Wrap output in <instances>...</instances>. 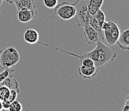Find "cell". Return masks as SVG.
I'll return each mask as SVG.
<instances>
[{
	"label": "cell",
	"instance_id": "obj_1",
	"mask_svg": "<svg viewBox=\"0 0 129 111\" xmlns=\"http://www.w3.org/2000/svg\"><path fill=\"white\" fill-rule=\"evenodd\" d=\"M60 51L74 56L79 58V59L84 58H91L93 60L94 63V66L98 71L102 70L108 64L113 62L117 56L116 51L114 48L112 47V46L107 45L100 40L98 41L94 49L82 54L76 55L75 54L66 52L62 50H60Z\"/></svg>",
	"mask_w": 129,
	"mask_h": 111
},
{
	"label": "cell",
	"instance_id": "obj_20",
	"mask_svg": "<svg viewBox=\"0 0 129 111\" xmlns=\"http://www.w3.org/2000/svg\"><path fill=\"white\" fill-rule=\"evenodd\" d=\"M19 93V91H17V90L10 89V96H9V98L8 100H9L10 102H12V101L16 100V98H17Z\"/></svg>",
	"mask_w": 129,
	"mask_h": 111
},
{
	"label": "cell",
	"instance_id": "obj_19",
	"mask_svg": "<svg viewBox=\"0 0 129 111\" xmlns=\"http://www.w3.org/2000/svg\"><path fill=\"white\" fill-rule=\"evenodd\" d=\"M46 7L49 9H52L55 7L58 4V0H44L43 1Z\"/></svg>",
	"mask_w": 129,
	"mask_h": 111
},
{
	"label": "cell",
	"instance_id": "obj_9",
	"mask_svg": "<svg viewBox=\"0 0 129 111\" xmlns=\"http://www.w3.org/2000/svg\"><path fill=\"white\" fill-rule=\"evenodd\" d=\"M117 45L120 49L123 50L129 49V30L121 31L118 39L116 42Z\"/></svg>",
	"mask_w": 129,
	"mask_h": 111
},
{
	"label": "cell",
	"instance_id": "obj_16",
	"mask_svg": "<svg viewBox=\"0 0 129 111\" xmlns=\"http://www.w3.org/2000/svg\"><path fill=\"white\" fill-rule=\"evenodd\" d=\"M9 111H22L23 110V106L21 103L19 101L15 100L11 103L10 108H9Z\"/></svg>",
	"mask_w": 129,
	"mask_h": 111
},
{
	"label": "cell",
	"instance_id": "obj_7",
	"mask_svg": "<svg viewBox=\"0 0 129 111\" xmlns=\"http://www.w3.org/2000/svg\"><path fill=\"white\" fill-rule=\"evenodd\" d=\"M37 16V10L21 9L17 11V18L21 23H27L36 19Z\"/></svg>",
	"mask_w": 129,
	"mask_h": 111
},
{
	"label": "cell",
	"instance_id": "obj_23",
	"mask_svg": "<svg viewBox=\"0 0 129 111\" xmlns=\"http://www.w3.org/2000/svg\"><path fill=\"white\" fill-rule=\"evenodd\" d=\"M4 1H5L6 2L9 3V4H13V3H14V2H13V0H4Z\"/></svg>",
	"mask_w": 129,
	"mask_h": 111
},
{
	"label": "cell",
	"instance_id": "obj_12",
	"mask_svg": "<svg viewBox=\"0 0 129 111\" xmlns=\"http://www.w3.org/2000/svg\"><path fill=\"white\" fill-rule=\"evenodd\" d=\"M0 86H5L10 89L17 90V91L20 92L18 82L14 78L12 74H10L8 77L6 78L2 82H0Z\"/></svg>",
	"mask_w": 129,
	"mask_h": 111
},
{
	"label": "cell",
	"instance_id": "obj_11",
	"mask_svg": "<svg viewBox=\"0 0 129 111\" xmlns=\"http://www.w3.org/2000/svg\"><path fill=\"white\" fill-rule=\"evenodd\" d=\"M15 4L17 11L21 9H30L36 10V6L34 0H19L14 3Z\"/></svg>",
	"mask_w": 129,
	"mask_h": 111
},
{
	"label": "cell",
	"instance_id": "obj_21",
	"mask_svg": "<svg viewBox=\"0 0 129 111\" xmlns=\"http://www.w3.org/2000/svg\"><path fill=\"white\" fill-rule=\"evenodd\" d=\"M122 111H129V96H126L125 104L122 108Z\"/></svg>",
	"mask_w": 129,
	"mask_h": 111
},
{
	"label": "cell",
	"instance_id": "obj_6",
	"mask_svg": "<svg viewBox=\"0 0 129 111\" xmlns=\"http://www.w3.org/2000/svg\"><path fill=\"white\" fill-rule=\"evenodd\" d=\"M84 28V36L86 42L89 45L96 44L100 40L99 35L94 29L89 25H85Z\"/></svg>",
	"mask_w": 129,
	"mask_h": 111
},
{
	"label": "cell",
	"instance_id": "obj_26",
	"mask_svg": "<svg viewBox=\"0 0 129 111\" xmlns=\"http://www.w3.org/2000/svg\"><path fill=\"white\" fill-rule=\"evenodd\" d=\"M18 1H19V0H13V2H14V3H15V2H18Z\"/></svg>",
	"mask_w": 129,
	"mask_h": 111
},
{
	"label": "cell",
	"instance_id": "obj_14",
	"mask_svg": "<svg viewBox=\"0 0 129 111\" xmlns=\"http://www.w3.org/2000/svg\"><path fill=\"white\" fill-rule=\"evenodd\" d=\"M94 16L95 19L96 20L97 23L100 26L101 28H102V26L103 23L105 21V19H106L105 12L100 9V10H98L96 12V14H95Z\"/></svg>",
	"mask_w": 129,
	"mask_h": 111
},
{
	"label": "cell",
	"instance_id": "obj_2",
	"mask_svg": "<svg viewBox=\"0 0 129 111\" xmlns=\"http://www.w3.org/2000/svg\"><path fill=\"white\" fill-rule=\"evenodd\" d=\"M102 30L105 44L113 46L116 44L121 31L118 23L115 20L110 19L105 21L102 26Z\"/></svg>",
	"mask_w": 129,
	"mask_h": 111
},
{
	"label": "cell",
	"instance_id": "obj_5",
	"mask_svg": "<svg viewBox=\"0 0 129 111\" xmlns=\"http://www.w3.org/2000/svg\"><path fill=\"white\" fill-rule=\"evenodd\" d=\"M53 16H57L64 21L70 20L75 16L76 8L74 3L61 2L54 8Z\"/></svg>",
	"mask_w": 129,
	"mask_h": 111
},
{
	"label": "cell",
	"instance_id": "obj_24",
	"mask_svg": "<svg viewBox=\"0 0 129 111\" xmlns=\"http://www.w3.org/2000/svg\"><path fill=\"white\" fill-rule=\"evenodd\" d=\"M3 105H2V101L0 100V111H2L3 110Z\"/></svg>",
	"mask_w": 129,
	"mask_h": 111
},
{
	"label": "cell",
	"instance_id": "obj_17",
	"mask_svg": "<svg viewBox=\"0 0 129 111\" xmlns=\"http://www.w3.org/2000/svg\"><path fill=\"white\" fill-rule=\"evenodd\" d=\"M80 65L85 66V67H92L94 66V63L93 60L89 58H84L82 59H79Z\"/></svg>",
	"mask_w": 129,
	"mask_h": 111
},
{
	"label": "cell",
	"instance_id": "obj_13",
	"mask_svg": "<svg viewBox=\"0 0 129 111\" xmlns=\"http://www.w3.org/2000/svg\"><path fill=\"white\" fill-rule=\"evenodd\" d=\"M104 0H87V8L90 14L94 16L97 11L101 9Z\"/></svg>",
	"mask_w": 129,
	"mask_h": 111
},
{
	"label": "cell",
	"instance_id": "obj_15",
	"mask_svg": "<svg viewBox=\"0 0 129 111\" xmlns=\"http://www.w3.org/2000/svg\"><path fill=\"white\" fill-rule=\"evenodd\" d=\"M10 93V89L5 86H0V100H8Z\"/></svg>",
	"mask_w": 129,
	"mask_h": 111
},
{
	"label": "cell",
	"instance_id": "obj_4",
	"mask_svg": "<svg viewBox=\"0 0 129 111\" xmlns=\"http://www.w3.org/2000/svg\"><path fill=\"white\" fill-rule=\"evenodd\" d=\"M76 8L75 19L78 26L88 25L90 14L87 8V0H77L74 2Z\"/></svg>",
	"mask_w": 129,
	"mask_h": 111
},
{
	"label": "cell",
	"instance_id": "obj_3",
	"mask_svg": "<svg viewBox=\"0 0 129 111\" xmlns=\"http://www.w3.org/2000/svg\"><path fill=\"white\" fill-rule=\"evenodd\" d=\"M20 60V54L14 47L9 46L0 50V68L3 70L16 66Z\"/></svg>",
	"mask_w": 129,
	"mask_h": 111
},
{
	"label": "cell",
	"instance_id": "obj_8",
	"mask_svg": "<svg viewBox=\"0 0 129 111\" xmlns=\"http://www.w3.org/2000/svg\"><path fill=\"white\" fill-rule=\"evenodd\" d=\"M80 75L84 79H92L97 74L98 71L95 66L92 67H85L80 65L77 70Z\"/></svg>",
	"mask_w": 129,
	"mask_h": 111
},
{
	"label": "cell",
	"instance_id": "obj_25",
	"mask_svg": "<svg viewBox=\"0 0 129 111\" xmlns=\"http://www.w3.org/2000/svg\"><path fill=\"white\" fill-rule=\"evenodd\" d=\"M2 2H3V0H0V6L2 5Z\"/></svg>",
	"mask_w": 129,
	"mask_h": 111
},
{
	"label": "cell",
	"instance_id": "obj_18",
	"mask_svg": "<svg viewBox=\"0 0 129 111\" xmlns=\"http://www.w3.org/2000/svg\"><path fill=\"white\" fill-rule=\"evenodd\" d=\"M13 72H14V70L13 69L9 68L4 70L3 72L0 73V82H2L6 78L8 77L10 74H12Z\"/></svg>",
	"mask_w": 129,
	"mask_h": 111
},
{
	"label": "cell",
	"instance_id": "obj_22",
	"mask_svg": "<svg viewBox=\"0 0 129 111\" xmlns=\"http://www.w3.org/2000/svg\"><path fill=\"white\" fill-rule=\"evenodd\" d=\"M2 101V105H3V109L9 110V108H10L12 102H10L9 100H5Z\"/></svg>",
	"mask_w": 129,
	"mask_h": 111
},
{
	"label": "cell",
	"instance_id": "obj_10",
	"mask_svg": "<svg viewBox=\"0 0 129 111\" xmlns=\"http://www.w3.org/2000/svg\"><path fill=\"white\" fill-rule=\"evenodd\" d=\"M24 39L29 44H37L39 39V35L37 30L34 29H28L24 34Z\"/></svg>",
	"mask_w": 129,
	"mask_h": 111
}]
</instances>
